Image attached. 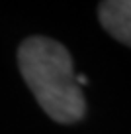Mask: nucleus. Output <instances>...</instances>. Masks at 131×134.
Instances as JSON below:
<instances>
[{
  "instance_id": "obj_1",
  "label": "nucleus",
  "mask_w": 131,
  "mask_h": 134,
  "mask_svg": "<svg viewBox=\"0 0 131 134\" xmlns=\"http://www.w3.org/2000/svg\"><path fill=\"white\" fill-rule=\"evenodd\" d=\"M22 77L53 120L69 124L84 114V97L76 85L70 53L59 42L33 36L18 49Z\"/></svg>"
},
{
  "instance_id": "obj_2",
  "label": "nucleus",
  "mask_w": 131,
  "mask_h": 134,
  "mask_svg": "<svg viewBox=\"0 0 131 134\" xmlns=\"http://www.w3.org/2000/svg\"><path fill=\"white\" fill-rule=\"evenodd\" d=\"M98 16L106 32L131 47V0H108L98 6Z\"/></svg>"
}]
</instances>
